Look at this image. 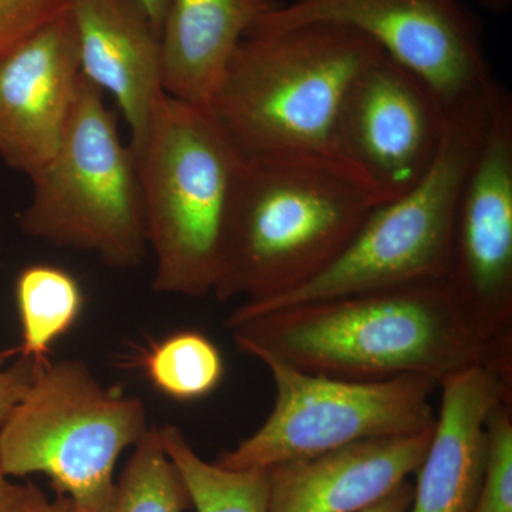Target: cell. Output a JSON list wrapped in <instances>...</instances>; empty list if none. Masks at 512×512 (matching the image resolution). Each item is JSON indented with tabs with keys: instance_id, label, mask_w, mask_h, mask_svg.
Here are the masks:
<instances>
[{
	"instance_id": "2",
	"label": "cell",
	"mask_w": 512,
	"mask_h": 512,
	"mask_svg": "<svg viewBox=\"0 0 512 512\" xmlns=\"http://www.w3.org/2000/svg\"><path fill=\"white\" fill-rule=\"evenodd\" d=\"M382 198L326 157L244 160L212 295L259 305L328 268Z\"/></svg>"
},
{
	"instance_id": "21",
	"label": "cell",
	"mask_w": 512,
	"mask_h": 512,
	"mask_svg": "<svg viewBox=\"0 0 512 512\" xmlns=\"http://www.w3.org/2000/svg\"><path fill=\"white\" fill-rule=\"evenodd\" d=\"M473 512H512V402L488 414L487 458Z\"/></svg>"
},
{
	"instance_id": "14",
	"label": "cell",
	"mask_w": 512,
	"mask_h": 512,
	"mask_svg": "<svg viewBox=\"0 0 512 512\" xmlns=\"http://www.w3.org/2000/svg\"><path fill=\"white\" fill-rule=\"evenodd\" d=\"M433 427L407 436L357 441L318 456L266 468V512L365 510L416 474Z\"/></svg>"
},
{
	"instance_id": "28",
	"label": "cell",
	"mask_w": 512,
	"mask_h": 512,
	"mask_svg": "<svg viewBox=\"0 0 512 512\" xmlns=\"http://www.w3.org/2000/svg\"><path fill=\"white\" fill-rule=\"evenodd\" d=\"M480 2L491 12H503L510 8L512 0H480Z\"/></svg>"
},
{
	"instance_id": "3",
	"label": "cell",
	"mask_w": 512,
	"mask_h": 512,
	"mask_svg": "<svg viewBox=\"0 0 512 512\" xmlns=\"http://www.w3.org/2000/svg\"><path fill=\"white\" fill-rule=\"evenodd\" d=\"M382 53L363 33L336 23L254 26L239 42L208 110L244 160L340 161L336 133L343 104L356 77Z\"/></svg>"
},
{
	"instance_id": "26",
	"label": "cell",
	"mask_w": 512,
	"mask_h": 512,
	"mask_svg": "<svg viewBox=\"0 0 512 512\" xmlns=\"http://www.w3.org/2000/svg\"><path fill=\"white\" fill-rule=\"evenodd\" d=\"M29 512H83L80 508H77L72 501L63 495H57L55 500H49L45 494L40 495L37 498L35 504H33L32 510Z\"/></svg>"
},
{
	"instance_id": "22",
	"label": "cell",
	"mask_w": 512,
	"mask_h": 512,
	"mask_svg": "<svg viewBox=\"0 0 512 512\" xmlns=\"http://www.w3.org/2000/svg\"><path fill=\"white\" fill-rule=\"evenodd\" d=\"M72 0H0V57L69 13Z\"/></svg>"
},
{
	"instance_id": "10",
	"label": "cell",
	"mask_w": 512,
	"mask_h": 512,
	"mask_svg": "<svg viewBox=\"0 0 512 512\" xmlns=\"http://www.w3.org/2000/svg\"><path fill=\"white\" fill-rule=\"evenodd\" d=\"M348 26L424 80L448 109L483 90L490 66L476 19L458 0H295L255 26Z\"/></svg>"
},
{
	"instance_id": "8",
	"label": "cell",
	"mask_w": 512,
	"mask_h": 512,
	"mask_svg": "<svg viewBox=\"0 0 512 512\" xmlns=\"http://www.w3.org/2000/svg\"><path fill=\"white\" fill-rule=\"evenodd\" d=\"M259 362L271 372L275 403L268 419L215 463L229 470H266L318 456L357 441L407 436L436 421L427 377L355 382L312 375L275 357Z\"/></svg>"
},
{
	"instance_id": "6",
	"label": "cell",
	"mask_w": 512,
	"mask_h": 512,
	"mask_svg": "<svg viewBox=\"0 0 512 512\" xmlns=\"http://www.w3.org/2000/svg\"><path fill=\"white\" fill-rule=\"evenodd\" d=\"M148 430L141 399L101 384L83 360L47 362L0 426V466L46 476L83 512H109L117 461Z\"/></svg>"
},
{
	"instance_id": "13",
	"label": "cell",
	"mask_w": 512,
	"mask_h": 512,
	"mask_svg": "<svg viewBox=\"0 0 512 512\" xmlns=\"http://www.w3.org/2000/svg\"><path fill=\"white\" fill-rule=\"evenodd\" d=\"M69 16L80 74L116 101L137 156L165 94L160 36L138 0H72Z\"/></svg>"
},
{
	"instance_id": "20",
	"label": "cell",
	"mask_w": 512,
	"mask_h": 512,
	"mask_svg": "<svg viewBox=\"0 0 512 512\" xmlns=\"http://www.w3.org/2000/svg\"><path fill=\"white\" fill-rule=\"evenodd\" d=\"M190 507V497L165 453L160 433L150 427L117 481L109 512H184Z\"/></svg>"
},
{
	"instance_id": "19",
	"label": "cell",
	"mask_w": 512,
	"mask_h": 512,
	"mask_svg": "<svg viewBox=\"0 0 512 512\" xmlns=\"http://www.w3.org/2000/svg\"><path fill=\"white\" fill-rule=\"evenodd\" d=\"M150 383L175 402H197L220 387L225 363L220 349L198 330H178L154 343L141 359Z\"/></svg>"
},
{
	"instance_id": "4",
	"label": "cell",
	"mask_w": 512,
	"mask_h": 512,
	"mask_svg": "<svg viewBox=\"0 0 512 512\" xmlns=\"http://www.w3.org/2000/svg\"><path fill=\"white\" fill-rule=\"evenodd\" d=\"M137 160L154 291L210 295L244 158L208 107L164 94Z\"/></svg>"
},
{
	"instance_id": "15",
	"label": "cell",
	"mask_w": 512,
	"mask_h": 512,
	"mask_svg": "<svg viewBox=\"0 0 512 512\" xmlns=\"http://www.w3.org/2000/svg\"><path fill=\"white\" fill-rule=\"evenodd\" d=\"M441 404L413 485L410 512H473L487 458V419L512 384L474 366L439 384Z\"/></svg>"
},
{
	"instance_id": "17",
	"label": "cell",
	"mask_w": 512,
	"mask_h": 512,
	"mask_svg": "<svg viewBox=\"0 0 512 512\" xmlns=\"http://www.w3.org/2000/svg\"><path fill=\"white\" fill-rule=\"evenodd\" d=\"M15 299L22 329L19 356L45 365L57 340L82 316V285L62 266L32 264L16 278Z\"/></svg>"
},
{
	"instance_id": "25",
	"label": "cell",
	"mask_w": 512,
	"mask_h": 512,
	"mask_svg": "<svg viewBox=\"0 0 512 512\" xmlns=\"http://www.w3.org/2000/svg\"><path fill=\"white\" fill-rule=\"evenodd\" d=\"M412 503L413 484L407 480L402 485H399L393 493L360 512H410Z\"/></svg>"
},
{
	"instance_id": "9",
	"label": "cell",
	"mask_w": 512,
	"mask_h": 512,
	"mask_svg": "<svg viewBox=\"0 0 512 512\" xmlns=\"http://www.w3.org/2000/svg\"><path fill=\"white\" fill-rule=\"evenodd\" d=\"M446 281L488 369L512 382V100L501 84L458 198Z\"/></svg>"
},
{
	"instance_id": "18",
	"label": "cell",
	"mask_w": 512,
	"mask_h": 512,
	"mask_svg": "<svg viewBox=\"0 0 512 512\" xmlns=\"http://www.w3.org/2000/svg\"><path fill=\"white\" fill-rule=\"evenodd\" d=\"M161 443L180 474L197 512H266L268 470H229L198 456L177 426L158 429Z\"/></svg>"
},
{
	"instance_id": "16",
	"label": "cell",
	"mask_w": 512,
	"mask_h": 512,
	"mask_svg": "<svg viewBox=\"0 0 512 512\" xmlns=\"http://www.w3.org/2000/svg\"><path fill=\"white\" fill-rule=\"evenodd\" d=\"M276 0H170L160 33L163 89L208 107L242 37Z\"/></svg>"
},
{
	"instance_id": "24",
	"label": "cell",
	"mask_w": 512,
	"mask_h": 512,
	"mask_svg": "<svg viewBox=\"0 0 512 512\" xmlns=\"http://www.w3.org/2000/svg\"><path fill=\"white\" fill-rule=\"evenodd\" d=\"M0 466V512H29L42 491L33 484H16Z\"/></svg>"
},
{
	"instance_id": "5",
	"label": "cell",
	"mask_w": 512,
	"mask_h": 512,
	"mask_svg": "<svg viewBox=\"0 0 512 512\" xmlns=\"http://www.w3.org/2000/svg\"><path fill=\"white\" fill-rule=\"evenodd\" d=\"M497 89L493 80L451 107L443 143L427 174L412 190L377 205L328 268L274 301L241 303L225 322L350 293L446 279L458 198Z\"/></svg>"
},
{
	"instance_id": "7",
	"label": "cell",
	"mask_w": 512,
	"mask_h": 512,
	"mask_svg": "<svg viewBox=\"0 0 512 512\" xmlns=\"http://www.w3.org/2000/svg\"><path fill=\"white\" fill-rule=\"evenodd\" d=\"M30 180L23 234L90 252L114 269L144 261L148 241L137 156L124 144L104 94L84 77L59 150Z\"/></svg>"
},
{
	"instance_id": "1",
	"label": "cell",
	"mask_w": 512,
	"mask_h": 512,
	"mask_svg": "<svg viewBox=\"0 0 512 512\" xmlns=\"http://www.w3.org/2000/svg\"><path fill=\"white\" fill-rule=\"evenodd\" d=\"M224 325L244 355L355 382L419 376L440 384L490 362L446 279L299 303Z\"/></svg>"
},
{
	"instance_id": "12",
	"label": "cell",
	"mask_w": 512,
	"mask_h": 512,
	"mask_svg": "<svg viewBox=\"0 0 512 512\" xmlns=\"http://www.w3.org/2000/svg\"><path fill=\"white\" fill-rule=\"evenodd\" d=\"M80 82L69 13L0 57V158L9 168L30 178L55 157Z\"/></svg>"
},
{
	"instance_id": "11",
	"label": "cell",
	"mask_w": 512,
	"mask_h": 512,
	"mask_svg": "<svg viewBox=\"0 0 512 512\" xmlns=\"http://www.w3.org/2000/svg\"><path fill=\"white\" fill-rule=\"evenodd\" d=\"M448 113L429 84L382 53L356 77L343 104L339 160L383 202L392 201L430 170Z\"/></svg>"
},
{
	"instance_id": "23",
	"label": "cell",
	"mask_w": 512,
	"mask_h": 512,
	"mask_svg": "<svg viewBox=\"0 0 512 512\" xmlns=\"http://www.w3.org/2000/svg\"><path fill=\"white\" fill-rule=\"evenodd\" d=\"M37 366L32 360L20 357L18 348L0 352V426L28 392Z\"/></svg>"
},
{
	"instance_id": "27",
	"label": "cell",
	"mask_w": 512,
	"mask_h": 512,
	"mask_svg": "<svg viewBox=\"0 0 512 512\" xmlns=\"http://www.w3.org/2000/svg\"><path fill=\"white\" fill-rule=\"evenodd\" d=\"M168 2L170 0H138V3L146 10L148 19H150L151 25L156 29L158 36H160L161 28H163Z\"/></svg>"
}]
</instances>
